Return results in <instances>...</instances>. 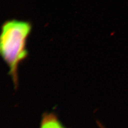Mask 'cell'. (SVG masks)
Returning <instances> with one entry per match:
<instances>
[{
	"instance_id": "6da1fadb",
	"label": "cell",
	"mask_w": 128,
	"mask_h": 128,
	"mask_svg": "<svg viewBox=\"0 0 128 128\" xmlns=\"http://www.w3.org/2000/svg\"><path fill=\"white\" fill-rule=\"evenodd\" d=\"M32 30L31 22L14 19L4 22L1 27L0 56L9 67L16 89L19 84V65L28 55L27 42Z\"/></svg>"
},
{
	"instance_id": "7a4b0ae2",
	"label": "cell",
	"mask_w": 128,
	"mask_h": 128,
	"mask_svg": "<svg viewBox=\"0 0 128 128\" xmlns=\"http://www.w3.org/2000/svg\"><path fill=\"white\" fill-rule=\"evenodd\" d=\"M39 128H67L63 124L58 115L54 112L43 113Z\"/></svg>"
},
{
	"instance_id": "3957f363",
	"label": "cell",
	"mask_w": 128,
	"mask_h": 128,
	"mask_svg": "<svg viewBox=\"0 0 128 128\" xmlns=\"http://www.w3.org/2000/svg\"><path fill=\"white\" fill-rule=\"evenodd\" d=\"M98 125H99V126H100V128H104V127L100 123H99V122H98Z\"/></svg>"
}]
</instances>
